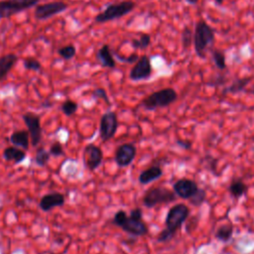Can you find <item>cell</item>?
<instances>
[{
	"mask_svg": "<svg viewBox=\"0 0 254 254\" xmlns=\"http://www.w3.org/2000/svg\"><path fill=\"white\" fill-rule=\"evenodd\" d=\"M214 30L205 21L199 20L195 24L193 32V46L195 55L204 59L205 54L214 43Z\"/></svg>",
	"mask_w": 254,
	"mask_h": 254,
	"instance_id": "cell-1",
	"label": "cell"
},
{
	"mask_svg": "<svg viewBox=\"0 0 254 254\" xmlns=\"http://www.w3.org/2000/svg\"><path fill=\"white\" fill-rule=\"evenodd\" d=\"M112 222L123 231L134 236H143L149 231L148 226L143 219L133 218L130 215H127V213L122 209L118 210L114 214Z\"/></svg>",
	"mask_w": 254,
	"mask_h": 254,
	"instance_id": "cell-2",
	"label": "cell"
},
{
	"mask_svg": "<svg viewBox=\"0 0 254 254\" xmlns=\"http://www.w3.org/2000/svg\"><path fill=\"white\" fill-rule=\"evenodd\" d=\"M178 98L177 91L172 87H166L155 91L145 97L141 106H143L146 110H155L157 108L167 107L174 103Z\"/></svg>",
	"mask_w": 254,
	"mask_h": 254,
	"instance_id": "cell-3",
	"label": "cell"
},
{
	"mask_svg": "<svg viewBox=\"0 0 254 254\" xmlns=\"http://www.w3.org/2000/svg\"><path fill=\"white\" fill-rule=\"evenodd\" d=\"M135 6H136L135 2L131 0H125L117 3L109 4L101 13L95 16L94 20L96 23H105L108 21L122 18L123 16L133 11Z\"/></svg>",
	"mask_w": 254,
	"mask_h": 254,
	"instance_id": "cell-4",
	"label": "cell"
},
{
	"mask_svg": "<svg viewBox=\"0 0 254 254\" xmlns=\"http://www.w3.org/2000/svg\"><path fill=\"white\" fill-rule=\"evenodd\" d=\"M176 198L177 196L174 190H171L165 187H155L149 189L145 192L142 201L146 207L152 208L158 204L173 202L176 200Z\"/></svg>",
	"mask_w": 254,
	"mask_h": 254,
	"instance_id": "cell-5",
	"label": "cell"
},
{
	"mask_svg": "<svg viewBox=\"0 0 254 254\" xmlns=\"http://www.w3.org/2000/svg\"><path fill=\"white\" fill-rule=\"evenodd\" d=\"M190 215L189 207L184 203H177L170 208L167 213L165 224L166 229L172 233L174 236L177 231L182 227L184 222L188 219Z\"/></svg>",
	"mask_w": 254,
	"mask_h": 254,
	"instance_id": "cell-6",
	"label": "cell"
},
{
	"mask_svg": "<svg viewBox=\"0 0 254 254\" xmlns=\"http://www.w3.org/2000/svg\"><path fill=\"white\" fill-rule=\"evenodd\" d=\"M40 0H1L0 19L9 18L31 7L37 6Z\"/></svg>",
	"mask_w": 254,
	"mask_h": 254,
	"instance_id": "cell-7",
	"label": "cell"
},
{
	"mask_svg": "<svg viewBox=\"0 0 254 254\" xmlns=\"http://www.w3.org/2000/svg\"><path fill=\"white\" fill-rule=\"evenodd\" d=\"M118 128V119L114 111L105 112L99 122V135L103 142H106L114 137Z\"/></svg>",
	"mask_w": 254,
	"mask_h": 254,
	"instance_id": "cell-8",
	"label": "cell"
},
{
	"mask_svg": "<svg viewBox=\"0 0 254 254\" xmlns=\"http://www.w3.org/2000/svg\"><path fill=\"white\" fill-rule=\"evenodd\" d=\"M23 120L28 128L30 140L33 147H38L42 140V127L40 116L33 112H26L23 114Z\"/></svg>",
	"mask_w": 254,
	"mask_h": 254,
	"instance_id": "cell-9",
	"label": "cell"
},
{
	"mask_svg": "<svg viewBox=\"0 0 254 254\" xmlns=\"http://www.w3.org/2000/svg\"><path fill=\"white\" fill-rule=\"evenodd\" d=\"M66 8H67V5L62 1L48 2V3L37 5L35 8L34 14L36 19L46 20L65 11Z\"/></svg>",
	"mask_w": 254,
	"mask_h": 254,
	"instance_id": "cell-10",
	"label": "cell"
},
{
	"mask_svg": "<svg viewBox=\"0 0 254 254\" xmlns=\"http://www.w3.org/2000/svg\"><path fill=\"white\" fill-rule=\"evenodd\" d=\"M151 60L147 55H143L135 63L129 72V78L133 81L148 79L152 74Z\"/></svg>",
	"mask_w": 254,
	"mask_h": 254,
	"instance_id": "cell-11",
	"label": "cell"
},
{
	"mask_svg": "<svg viewBox=\"0 0 254 254\" xmlns=\"http://www.w3.org/2000/svg\"><path fill=\"white\" fill-rule=\"evenodd\" d=\"M137 154V149L132 143L120 145L114 154V161L119 167H128L132 164Z\"/></svg>",
	"mask_w": 254,
	"mask_h": 254,
	"instance_id": "cell-12",
	"label": "cell"
},
{
	"mask_svg": "<svg viewBox=\"0 0 254 254\" xmlns=\"http://www.w3.org/2000/svg\"><path fill=\"white\" fill-rule=\"evenodd\" d=\"M82 158L85 162V165L90 171L96 170L102 163L103 152L101 148L97 147L94 144H88L83 150Z\"/></svg>",
	"mask_w": 254,
	"mask_h": 254,
	"instance_id": "cell-13",
	"label": "cell"
},
{
	"mask_svg": "<svg viewBox=\"0 0 254 254\" xmlns=\"http://www.w3.org/2000/svg\"><path fill=\"white\" fill-rule=\"evenodd\" d=\"M198 189L199 188L197 184L194 181L189 179L178 180L173 186V190L175 191V193L184 199L190 198L197 191Z\"/></svg>",
	"mask_w": 254,
	"mask_h": 254,
	"instance_id": "cell-14",
	"label": "cell"
},
{
	"mask_svg": "<svg viewBox=\"0 0 254 254\" xmlns=\"http://www.w3.org/2000/svg\"><path fill=\"white\" fill-rule=\"evenodd\" d=\"M64 196L63 193L54 191L45 194L40 200V207L43 211H50L51 209L64 204Z\"/></svg>",
	"mask_w": 254,
	"mask_h": 254,
	"instance_id": "cell-15",
	"label": "cell"
},
{
	"mask_svg": "<svg viewBox=\"0 0 254 254\" xmlns=\"http://www.w3.org/2000/svg\"><path fill=\"white\" fill-rule=\"evenodd\" d=\"M99 64L101 66L103 67H110L113 68L116 65V62L113 58V54L112 51L110 50L109 45L105 44L103 45L97 52V56H96Z\"/></svg>",
	"mask_w": 254,
	"mask_h": 254,
	"instance_id": "cell-16",
	"label": "cell"
},
{
	"mask_svg": "<svg viewBox=\"0 0 254 254\" xmlns=\"http://www.w3.org/2000/svg\"><path fill=\"white\" fill-rule=\"evenodd\" d=\"M163 176V170L160 166H152L144 171L138 177V181L141 185H148Z\"/></svg>",
	"mask_w": 254,
	"mask_h": 254,
	"instance_id": "cell-17",
	"label": "cell"
},
{
	"mask_svg": "<svg viewBox=\"0 0 254 254\" xmlns=\"http://www.w3.org/2000/svg\"><path fill=\"white\" fill-rule=\"evenodd\" d=\"M9 140L13 146L21 148L23 150L29 149V143H30L29 131H26V130L15 131L10 135Z\"/></svg>",
	"mask_w": 254,
	"mask_h": 254,
	"instance_id": "cell-18",
	"label": "cell"
},
{
	"mask_svg": "<svg viewBox=\"0 0 254 254\" xmlns=\"http://www.w3.org/2000/svg\"><path fill=\"white\" fill-rule=\"evenodd\" d=\"M3 158L8 162H14V164L22 163L26 158V153L23 149L16 146L7 147L3 151Z\"/></svg>",
	"mask_w": 254,
	"mask_h": 254,
	"instance_id": "cell-19",
	"label": "cell"
},
{
	"mask_svg": "<svg viewBox=\"0 0 254 254\" xmlns=\"http://www.w3.org/2000/svg\"><path fill=\"white\" fill-rule=\"evenodd\" d=\"M252 78H253L252 76H246V77L234 79L230 85L223 88L222 94H227V93L236 94V93H239V92L245 90V87L250 83Z\"/></svg>",
	"mask_w": 254,
	"mask_h": 254,
	"instance_id": "cell-20",
	"label": "cell"
},
{
	"mask_svg": "<svg viewBox=\"0 0 254 254\" xmlns=\"http://www.w3.org/2000/svg\"><path fill=\"white\" fill-rule=\"evenodd\" d=\"M18 58L15 54H8L0 57V81L8 74L15 65Z\"/></svg>",
	"mask_w": 254,
	"mask_h": 254,
	"instance_id": "cell-21",
	"label": "cell"
},
{
	"mask_svg": "<svg viewBox=\"0 0 254 254\" xmlns=\"http://www.w3.org/2000/svg\"><path fill=\"white\" fill-rule=\"evenodd\" d=\"M233 234V225L231 223L223 224L220 227H218L214 233V237L223 243L228 242Z\"/></svg>",
	"mask_w": 254,
	"mask_h": 254,
	"instance_id": "cell-22",
	"label": "cell"
},
{
	"mask_svg": "<svg viewBox=\"0 0 254 254\" xmlns=\"http://www.w3.org/2000/svg\"><path fill=\"white\" fill-rule=\"evenodd\" d=\"M228 190L230 194L234 197H240L242 196L246 190H247V186L241 181V180H234L228 187Z\"/></svg>",
	"mask_w": 254,
	"mask_h": 254,
	"instance_id": "cell-23",
	"label": "cell"
},
{
	"mask_svg": "<svg viewBox=\"0 0 254 254\" xmlns=\"http://www.w3.org/2000/svg\"><path fill=\"white\" fill-rule=\"evenodd\" d=\"M210 53H211V58L215 66L220 70H224L226 68V59H225L224 53L220 50H213V49L210 50Z\"/></svg>",
	"mask_w": 254,
	"mask_h": 254,
	"instance_id": "cell-24",
	"label": "cell"
},
{
	"mask_svg": "<svg viewBox=\"0 0 254 254\" xmlns=\"http://www.w3.org/2000/svg\"><path fill=\"white\" fill-rule=\"evenodd\" d=\"M151 44V36L147 33H141L139 39H134L131 41V45L134 49L144 50L147 49Z\"/></svg>",
	"mask_w": 254,
	"mask_h": 254,
	"instance_id": "cell-25",
	"label": "cell"
},
{
	"mask_svg": "<svg viewBox=\"0 0 254 254\" xmlns=\"http://www.w3.org/2000/svg\"><path fill=\"white\" fill-rule=\"evenodd\" d=\"M50 158H51V154L50 152L46 151L45 148L43 147L37 148L36 155H35V162L38 166H41V167L46 166L50 161Z\"/></svg>",
	"mask_w": 254,
	"mask_h": 254,
	"instance_id": "cell-26",
	"label": "cell"
},
{
	"mask_svg": "<svg viewBox=\"0 0 254 254\" xmlns=\"http://www.w3.org/2000/svg\"><path fill=\"white\" fill-rule=\"evenodd\" d=\"M193 43V32L190 28L185 27L182 31V45L184 50H188Z\"/></svg>",
	"mask_w": 254,
	"mask_h": 254,
	"instance_id": "cell-27",
	"label": "cell"
},
{
	"mask_svg": "<svg viewBox=\"0 0 254 254\" xmlns=\"http://www.w3.org/2000/svg\"><path fill=\"white\" fill-rule=\"evenodd\" d=\"M77 108H78V105L75 101L71 100V99H66L63 102L62 106H61V109L63 111V113L66 116H71L73 115L76 111H77Z\"/></svg>",
	"mask_w": 254,
	"mask_h": 254,
	"instance_id": "cell-28",
	"label": "cell"
},
{
	"mask_svg": "<svg viewBox=\"0 0 254 254\" xmlns=\"http://www.w3.org/2000/svg\"><path fill=\"white\" fill-rule=\"evenodd\" d=\"M58 53L61 56V58H63L64 60H70V59L74 58V56L76 54V49L73 45H65V46L60 48L58 50Z\"/></svg>",
	"mask_w": 254,
	"mask_h": 254,
	"instance_id": "cell-29",
	"label": "cell"
},
{
	"mask_svg": "<svg viewBox=\"0 0 254 254\" xmlns=\"http://www.w3.org/2000/svg\"><path fill=\"white\" fill-rule=\"evenodd\" d=\"M205 199H206V191H205V190L200 189V188L197 190V191L190 198H189L190 203L194 206L201 205L205 201Z\"/></svg>",
	"mask_w": 254,
	"mask_h": 254,
	"instance_id": "cell-30",
	"label": "cell"
},
{
	"mask_svg": "<svg viewBox=\"0 0 254 254\" xmlns=\"http://www.w3.org/2000/svg\"><path fill=\"white\" fill-rule=\"evenodd\" d=\"M23 64L24 67L28 70H34V71H38L42 68V64L41 63L35 59V58H26L23 61Z\"/></svg>",
	"mask_w": 254,
	"mask_h": 254,
	"instance_id": "cell-31",
	"label": "cell"
},
{
	"mask_svg": "<svg viewBox=\"0 0 254 254\" xmlns=\"http://www.w3.org/2000/svg\"><path fill=\"white\" fill-rule=\"evenodd\" d=\"M91 96H92L93 98L103 99V100L107 103L108 106L111 105L110 100H109V97H108V95H107V93H106V90H105L104 88H102V87H97V88H95V89L92 91Z\"/></svg>",
	"mask_w": 254,
	"mask_h": 254,
	"instance_id": "cell-32",
	"label": "cell"
},
{
	"mask_svg": "<svg viewBox=\"0 0 254 254\" xmlns=\"http://www.w3.org/2000/svg\"><path fill=\"white\" fill-rule=\"evenodd\" d=\"M50 154L51 156H55V157H59V156H64V150L63 147V144L59 141L54 142L51 147H50Z\"/></svg>",
	"mask_w": 254,
	"mask_h": 254,
	"instance_id": "cell-33",
	"label": "cell"
},
{
	"mask_svg": "<svg viewBox=\"0 0 254 254\" xmlns=\"http://www.w3.org/2000/svg\"><path fill=\"white\" fill-rule=\"evenodd\" d=\"M112 54H113V56H115L120 62H124V63H126V64H135L138 60H139V56L137 55V54H132V55H130V56H127V57H125V56H120V55H118L116 52H112Z\"/></svg>",
	"mask_w": 254,
	"mask_h": 254,
	"instance_id": "cell-34",
	"label": "cell"
},
{
	"mask_svg": "<svg viewBox=\"0 0 254 254\" xmlns=\"http://www.w3.org/2000/svg\"><path fill=\"white\" fill-rule=\"evenodd\" d=\"M226 81V77L222 74H219L217 76H215L213 79H211V81H208L206 84L209 86H217V85H221Z\"/></svg>",
	"mask_w": 254,
	"mask_h": 254,
	"instance_id": "cell-35",
	"label": "cell"
},
{
	"mask_svg": "<svg viewBox=\"0 0 254 254\" xmlns=\"http://www.w3.org/2000/svg\"><path fill=\"white\" fill-rule=\"evenodd\" d=\"M131 217L133 218H136V219H142L143 217V212H142V209L139 208V207H136V208H133L131 211H130V214H129Z\"/></svg>",
	"mask_w": 254,
	"mask_h": 254,
	"instance_id": "cell-36",
	"label": "cell"
},
{
	"mask_svg": "<svg viewBox=\"0 0 254 254\" xmlns=\"http://www.w3.org/2000/svg\"><path fill=\"white\" fill-rule=\"evenodd\" d=\"M177 144L186 150H189L191 148V143L187 140H177Z\"/></svg>",
	"mask_w": 254,
	"mask_h": 254,
	"instance_id": "cell-37",
	"label": "cell"
},
{
	"mask_svg": "<svg viewBox=\"0 0 254 254\" xmlns=\"http://www.w3.org/2000/svg\"><path fill=\"white\" fill-rule=\"evenodd\" d=\"M189 4H191V5H195V4H197V2H198V0H186Z\"/></svg>",
	"mask_w": 254,
	"mask_h": 254,
	"instance_id": "cell-38",
	"label": "cell"
},
{
	"mask_svg": "<svg viewBox=\"0 0 254 254\" xmlns=\"http://www.w3.org/2000/svg\"><path fill=\"white\" fill-rule=\"evenodd\" d=\"M213 1H214V3H215L216 5H221L224 0H213Z\"/></svg>",
	"mask_w": 254,
	"mask_h": 254,
	"instance_id": "cell-39",
	"label": "cell"
},
{
	"mask_svg": "<svg viewBox=\"0 0 254 254\" xmlns=\"http://www.w3.org/2000/svg\"><path fill=\"white\" fill-rule=\"evenodd\" d=\"M51 254H54V253H51Z\"/></svg>",
	"mask_w": 254,
	"mask_h": 254,
	"instance_id": "cell-40",
	"label": "cell"
}]
</instances>
